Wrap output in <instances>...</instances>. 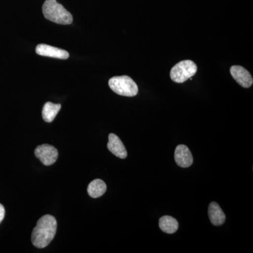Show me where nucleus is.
I'll return each instance as SVG.
<instances>
[{"mask_svg":"<svg viewBox=\"0 0 253 253\" xmlns=\"http://www.w3.org/2000/svg\"><path fill=\"white\" fill-rule=\"evenodd\" d=\"M231 76L238 83L245 88H249L253 85V79L251 73L241 66H233L230 68Z\"/></svg>","mask_w":253,"mask_h":253,"instance_id":"0eeeda50","label":"nucleus"},{"mask_svg":"<svg viewBox=\"0 0 253 253\" xmlns=\"http://www.w3.org/2000/svg\"><path fill=\"white\" fill-rule=\"evenodd\" d=\"M174 160L179 167L183 168H189L193 164L192 154L189 148L185 145H179L176 148L174 152Z\"/></svg>","mask_w":253,"mask_h":253,"instance_id":"6e6552de","label":"nucleus"},{"mask_svg":"<svg viewBox=\"0 0 253 253\" xmlns=\"http://www.w3.org/2000/svg\"><path fill=\"white\" fill-rule=\"evenodd\" d=\"M208 215L210 220L214 226H220L224 224L226 219V215L221 209L220 206L216 202L210 204L208 208Z\"/></svg>","mask_w":253,"mask_h":253,"instance_id":"9d476101","label":"nucleus"},{"mask_svg":"<svg viewBox=\"0 0 253 253\" xmlns=\"http://www.w3.org/2000/svg\"><path fill=\"white\" fill-rule=\"evenodd\" d=\"M35 155L43 165L46 166L54 164L59 157L57 149L49 144L38 146L35 150Z\"/></svg>","mask_w":253,"mask_h":253,"instance_id":"39448f33","label":"nucleus"},{"mask_svg":"<svg viewBox=\"0 0 253 253\" xmlns=\"http://www.w3.org/2000/svg\"><path fill=\"white\" fill-rule=\"evenodd\" d=\"M36 51L37 54L41 56L54 58V59L65 60L68 59L70 56L69 53L66 50L45 44H38L36 46Z\"/></svg>","mask_w":253,"mask_h":253,"instance_id":"423d86ee","label":"nucleus"},{"mask_svg":"<svg viewBox=\"0 0 253 253\" xmlns=\"http://www.w3.org/2000/svg\"><path fill=\"white\" fill-rule=\"evenodd\" d=\"M107 186L101 179H96L89 183L87 188L88 194L93 199L101 197L106 193Z\"/></svg>","mask_w":253,"mask_h":253,"instance_id":"9b49d317","label":"nucleus"},{"mask_svg":"<svg viewBox=\"0 0 253 253\" xmlns=\"http://www.w3.org/2000/svg\"><path fill=\"white\" fill-rule=\"evenodd\" d=\"M44 17L51 22L61 25H69L73 23L72 14L56 0H46L42 6Z\"/></svg>","mask_w":253,"mask_h":253,"instance_id":"f03ea898","label":"nucleus"},{"mask_svg":"<svg viewBox=\"0 0 253 253\" xmlns=\"http://www.w3.org/2000/svg\"><path fill=\"white\" fill-rule=\"evenodd\" d=\"M4 215L5 210L4 206H3L2 205L0 204V224H1V221L4 219Z\"/></svg>","mask_w":253,"mask_h":253,"instance_id":"4468645a","label":"nucleus"},{"mask_svg":"<svg viewBox=\"0 0 253 253\" xmlns=\"http://www.w3.org/2000/svg\"><path fill=\"white\" fill-rule=\"evenodd\" d=\"M110 88L116 94L124 96H136L139 91L137 84L129 76H115L109 81Z\"/></svg>","mask_w":253,"mask_h":253,"instance_id":"7ed1b4c3","label":"nucleus"},{"mask_svg":"<svg viewBox=\"0 0 253 253\" xmlns=\"http://www.w3.org/2000/svg\"><path fill=\"white\" fill-rule=\"evenodd\" d=\"M159 226L163 232L170 234H174L178 230L179 224L174 217L166 215L160 219Z\"/></svg>","mask_w":253,"mask_h":253,"instance_id":"f8f14e48","label":"nucleus"},{"mask_svg":"<svg viewBox=\"0 0 253 253\" xmlns=\"http://www.w3.org/2000/svg\"><path fill=\"white\" fill-rule=\"evenodd\" d=\"M107 146L113 155L121 159H125L127 156V152L124 144L116 134H109Z\"/></svg>","mask_w":253,"mask_h":253,"instance_id":"1a4fd4ad","label":"nucleus"},{"mask_svg":"<svg viewBox=\"0 0 253 253\" xmlns=\"http://www.w3.org/2000/svg\"><path fill=\"white\" fill-rule=\"evenodd\" d=\"M61 104L46 102L43 107L42 113L44 121L46 123L53 122L61 110Z\"/></svg>","mask_w":253,"mask_h":253,"instance_id":"ddd939ff","label":"nucleus"},{"mask_svg":"<svg viewBox=\"0 0 253 253\" xmlns=\"http://www.w3.org/2000/svg\"><path fill=\"white\" fill-rule=\"evenodd\" d=\"M197 66L191 60H184L176 63L171 69L170 78L172 81L182 83L193 77L197 72Z\"/></svg>","mask_w":253,"mask_h":253,"instance_id":"20e7f679","label":"nucleus"},{"mask_svg":"<svg viewBox=\"0 0 253 253\" xmlns=\"http://www.w3.org/2000/svg\"><path fill=\"white\" fill-rule=\"evenodd\" d=\"M57 229V221L53 216L46 214L37 223L32 234V242L38 249H44L54 239Z\"/></svg>","mask_w":253,"mask_h":253,"instance_id":"f257e3e1","label":"nucleus"}]
</instances>
